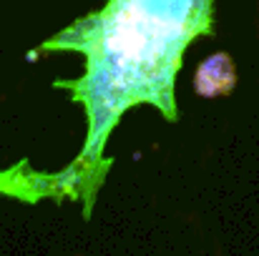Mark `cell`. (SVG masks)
<instances>
[{
  "label": "cell",
  "mask_w": 259,
  "mask_h": 256,
  "mask_svg": "<svg viewBox=\"0 0 259 256\" xmlns=\"http://www.w3.org/2000/svg\"><path fill=\"white\" fill-rule=\"evenodd\" d=\"M237 85V68L229 53H214L196 66L194 73V90L201 98H217L232 93Z\"/></svg>",
  "instance_id": "6da1fadb"
}]
</instances>
